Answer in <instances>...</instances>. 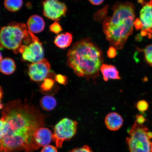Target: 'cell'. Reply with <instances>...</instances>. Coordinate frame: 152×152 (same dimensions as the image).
Segmentation results:
<instances>
[{
	"instance_id": "cell-1",
	"label": "cell",
	"mask_w": 152,
	"mask_h": 152,
	"mask_svg": "<svg viewBox=\"0 0 152 152\" xmlns=\"http://www.w3.org/2000/svg\"><path fill=\"white\" fill-rule=\"evenodd\" d=\"M44 122L42 114L33 106L18 100L9 102L1 112V152L38 149L34 136Z\"/></svg>"
},
{
	"instance_id": "cell-2",
	"label": "cell",
	"mask_w": 152,
	"mask_h": 152,
	"mask_svg": "<svg viewBox=\"0 0 152 152\" xmlns=\"http://www.w3.org/2000/svg\"><path fill=\"white\" fill-rule=\"evenodd\" d=\"M67 64L80 77L95 79L103 61L101 49L88 38L75 42L67 54Z\"/></svg>"
},
{
	"instance_id": "cell-3",
	"label": "cell",
	"mask_w": 152,
	"mask_h": 152,
	"mask_svg": "<svg viewBox=\"0 0 152 152\" xmlns=\"http://www.w3.org/2000/svg\"><path fill=\"white\" fill-rule=\"evenodd\" d=\"M112 9L113 16L106 18L103 22V31L111 46L121 50L134 30L135 7L129 2H118Z\"/></svg>"
},
{
	"instance_id": "cell-4",
	"label": "cell",
	"mask_w": 152,
	"mask_h": 152,
	"mask_svg": "<svg viewBox=\"0 0 152 152\" xmlns=\"http://www.w3.org/2000/svg\"><path fill=\"white\" fill-rule=\"evenodd\" d=\"M37 38L28 31L25 24L21 23L11 22L1 30V47L13 50L15 54H18L21 47L29 44Z\"/></svg>"
},
{
	"instance_id": "cell-5",
	"label": "cell",
	"mask_w": 152,
	"mask_h": 152,
	"mask_svg": "<svg viewBox=\"0 0 152 152\" xmlns=\"http://www.w3.org/2000/svg\"><path fill=\"white\" fill-rule=\"evenodd\" d=\"M128 133L126 142L130 152H151L152 132L147 127L135 121Z\"/></svg>"
},
{
	"instance_id": "cell-6",
	"label": "cell",
	"mask_w": 152,
	"mask_h": 152,
	"mask_svg": "<svg viewBox=\"0 0 152 152\" xmlns=\"http://www.w3.org/2000/svg\"><path fill=\"white\" fill-rule=\"evenodd\" d=\"M77 121L68 118L61 120L55 126L53 135V140L57 148L62 147V144L66 140H71L77 132Z\"/></svg>"
},
{
	"instance_id": "cell-7",
	"label": "cell",
	"mask_w": 152,
	"mask_h": 152,
	"mask_svg": "<svg viewBox=\"0 0 152 152\" xmlns=\"http://www.w3.org/2000/svg\"><path fill=\"white\" fill-rule=\"evenodd\" d=\"M18 53L21 54L23 59L32 63L43 60L44 56L42 43L39 39L29 44L21 47L19 49Z\"/></svg>"
},
{
	"instance_id": "cell-8",
	"label": "cell",
	"mask_w": 152,
	"mask_h": 152,
	"mask_svg": "<svg viewBox=\"0 0 152 152\" xmlns=\"http://www.w3.org/2000/svg\"><path fill=\"white\" fill-rule=\"evenodd\" d=\"M43 6L44 16L55 21L65 16L67 11L65 4L58 0H45Z\"/></svg>"
},
{
	"instance_id": "cell-9",
	"label": "cell",
	"mask_w": 152,
	"mask_h": 152,
	"mask_svg": "<svg viewBox=\"0 0 152 152\" xmlns=\"http://www.w3.org/2000/svg\"><path fill=\"white\" fill-rule=\"evenodd\" d=\"M50 65L46 58L32 63L28 66V75L31 80L39 82L44 80L48 77Z\"/></svg>"
},
{
	"instance_id": "cell-10",
	"label": "cell",
	"mask_w": 152,
	"mask_h": 152,
	"mask_svg": "<svg viewBox=\"0 0 152 152\" xmlns=\"http://www.w3.org/2000/svg\"><path fill=\"white\" fill-rule=\"evenodd\" d=\"M143 6L140 12V19L142 24V30L152 29V1L146 2L138 0Z\"/></svg>"
},
{
	"instance_id": "cell-11",
	"label": "cell",
	"mask_w": 152,
	"mask_h": 152,
	"mask_svg": "<svg viewBox=\"0 0 152 152\" xmlns=\"http://www.w3.org/2000/svg\"><path fill=\"white\" fill-rule=\"evenodd\" d=\"M53 135L48 129L42 127L37 129L34 134V140L38 149L48 145L53 140Z\"/></svg>"
},
{
	"instance_id": "cell-12",
	"label": "cell",
	"mask_w": 152,
	"mask_h": 152,
	"mask_svg": "<svg viewBox=\"0 0 152 152\" xmlns=\"http://www.w3.org/2000/svg\"><path fill=\"white\" fill-rule=\"evenodd\" d=\"M45 22L42 18L37 15L30 16L26 23L28 29L33 34L42 32L45 28Z\"/></svg>"
},
{
	"instance_id": "cell-13",
	"label": "cell",
	"mask_w": 152,
	"mask_h": 152,
	"mask_svg": "<svg viewBox=\"0 0 152 152\" xmlns=\"http://www.w3.org/2000/svg\"><path fill=\"white\" fill-rule=\"evenodd\" d=\"M107 128L113 131L118 130L122 126L123 119L121 115L116 113H111L108 114L104 120Z\"/></svg>"
},
{
	"instance_id": "cell-14",
	"label": "cell",
	"mask_w": 152,
	"mask_h": 152,
	"mask_svg": "<svg viewBox=\"0 0 152 152\" xmlns=\"http://www.w3.org/2000/svg\"><path fill=\"white\" fill-rule=\"evenodd\" d=\"M104 80L107 81L109 79L120 80L121 77L119 72L115 66L111 65L103 64L100 68Z\"/></svg>"
},
{
	"instance_id": "cell-15",
	"label": "cell",
	"mask_w": 152,
	"mask_h": 152,
	"mask_svg": "<svg viewBox=\"0 0 152 152\" xmlns=\"http://www.w3.org/2000/svg\"><path fill=\"white\" fill-rule=\"evenodd\" d=\"M73 40L72 34L68 32L58 34L55 38L54 43L57 47L65 49L69 47Z\"/></svg>"
},
{
	"instance_id": "cell-16",
	"label": "cell",
	"mask_w": 152,
	"mask_h": 152,
	"mask_svg": "<svg viewBox=\"0 0 152 152\" xmlns=\"http://www.w3.org/2000/svg\"><path fill=\"white\" fill-rule=\"evenodd\" d=\"M16 68V64L12 58H6L1 61L0 69L1 73L4 75H11L15 72Z\"/></svg>"
},
{
	"instance_id": "cell-17",
	"label": "cell",
	"mask_w": 152,
	"mask_h": 152,
	"mask_svg": "<svg viewBox=\"0 0 152 152\" xmlns=\"http://www.w3.org/2000/svg\"><path fill=\"white\" fill-rule=\"evenodd\" d=\"M40 104L43 110L49 111H52L55 109L57 105V102L53 96H46L41 99Z\"/></svg>"
},
{
	"instance_id": "cell-18",
	"label": "cell",
	"mask_w": 152,
	"mask_h": 152,
	"mask_svg": "<svg viewBox=\"0 0 152 152\" xmlns=\"http://www.w3.org/2000/svg\"><path fill=\"white\" fill-rule=\"evenodd\" d=\"M23 0H5L4 5L6 9L11 12H15L21 8Z\"/></svg>"
},
{
	"instance_id": "cell-19",
	"label": "cell",
	"mask_w": 152,
	"mask_h": 152,
	"mask_svg": "<svg viewBox=\"0 0 152 152\" xmlns=\"http://www.w3.org/2000/svg\"><path fill=\"white\" fill-rule=\"evenodd\" d=\"M141 51L144 52L146 62L152 66V44L147 45Z\"/></svg>"
},
{
	"instance_id": "cell-20",
	"label": "cell",
	"mask_w": 152,
	"mask_h": 152,
	"mask_svg": "<svg viewBox=\"0 0 152 152\" xmlns=\"http://www.w3.org/2000/svg\"><path fill=\"white\" fill-rule=\"evenodd\" d=\"M41 86L42 91L44 92H48L52 90L55 83L54 80L50 78L45 79Z\"/></svg>"
},
{
	"instance_id": "cell-21",
	"label": "cell",
	"mask_w": 152,
	"mask_h": 152,
	"mask_svg": "<svg viewBox=\"0 0 152 152\" xmlns=\"http://www.w3.org/2000/svg\"><path fill=\"white\" fill-rule=\"evenodd\" d=\"M149 106V104L144 100L139 101L136 104L137 108L140 112H144L147 111Z\"/></svg>"
},
{
	"instance_id": "cell-22",
	"label": "cell",
	"mask_w": 152,
	"mask_h": 152,
	"mask_svg": "<svg viewBox=\"0 0 152 152\" xmlns=\"http://www.w3.org/2000/svg\"><path fill=\"white\" fill-rule=\"evenodd\" d=\"M50 31L56 34H59L62 31L61 26L57 21H55L49 27Z\"/></svg>"
},
{
	"instance_id": "cell-23",
	"label": "cell",
	"mask_w": 152,
	"mask_h": 152,
	"mask_svg": "<svg viewBox=\"0 0 152 152\" xmlns=\"http://www.w3.org/2000/svg\"><path fill=\"white\" fill-rule=\"evenodd\" d=\"M56 80L60 84L66 85L68 83V79L66 76L61 75H58L55 77Z\"/></svg>"
},
{
	"instance_id": "cell-24",
	"label": "cell",
	"mask_w": 152,
	"mask_h": 152,
	"mask_svg": "<svg viewBox=\"0 0 152 152\" xmlns=\"http://www.w3.org/2000/svg\"><path fill=\"white\" fill-rule=\"evenodd\" d=\"M68 152H94L91 148L87 145L81 148H76Z\"/></svg>"
},
{
	"instance_id": "cell-25",
	"label": "cell",
	"mask_w": 152,
	"mask_h": 152,
	"mask_svg": "<svg viewBox=\"0 0 152 152\" xmlns=\"http://www.w3.org/2000/svg\"><path fill=\"white\" fill-rule=\"evenodd\" d=\"M107 8H103L97 12L95 15V18L96 20H99L104 18L107 13Z\"/></svg>"
},
{
	"instance_id": "cell-26",
	"label": "cell",
	"mask_w": 152,
	"mask_h": 152,
	"mask_svg": "<svg viewBox=\"0 0 152 152\" xmlns=\"http://www.w3.org/2000/svg\"><path fill=\"white\" fill-rule=\"evenodd\" d=\"M117 49L115 47L111 46L107 52V55L110 58H115L117 55Z\"/></svg>"
},
{
	"instance_id": "cell-27",
	"label": "cell",
	"mask_w": 152,
	"mask_h": 152,
	"mask_svg": "<svg viewBox=\"0 0 152 152\" xmlns=\"http://www.w3.org/2000/svg\"><path fill=\"white\" fill-rule=\"evenodd\" d=\"M41 152H58L56 148L54 146L48 145L44 147Z\"/></svg>"
},
{
	"instance_id": "cell-28",
	"label": "cell",
	"mask_w": 152,
	"mask_h": 152,
	"mask_svg": "<svg viewBox=\"0 0 152 152\" xmlns=\"http://www.w3.org/2000/svg\"><path fill=\"white\" fill-rule=\"evenodd\" d=\"M146 120L143 115H136L135 121L137 123L140 124H143Z\"/></svg>"
},
{
	"instance_id": "cell-29",
	"label": "cell",
	"mask_w": 152,
	"mask_h": 152,
	"mask_svg": "<svg viewBox=\"0 0 152 152\" xmlns=\"http://www.w3.org/2000/svg\"><path fill=\"white\" fill-rule=\"evenodd\" d=\"M134 26L137 30L142 29V24L140 19L137 18L135 20Z\"/></svg>"
},
{
	"instance_id": "cell-30",
	"label": "cell",
	"mask_w": 152,
	"mask_h": 152,
	"mask_svg": "<svg viewBox=\"0 0 152 152\" xmlns=\"http://www.w3.org/2000/svg\"><path fill=\"white\" fill-rule=\"evenodd\" d=\"M88 1L93 5H98L101 4L104 0H88Z\"/></svg>"
},
{
	"instance_id": "cell-31",
	"label": "cell",
	"mask_w": 152,
	"mask_h": 152,
	"mask_svg": "<svg viewBox=\"0 0 152 152\" xmlns=\"http://www.w3.org/2000/svg\"><path fill=\"white\" fill-rule=\"evenodd\" d=\"M151 35H152V32H151Z\"/></svg>"
},
{
	"instance_id": "cell-32",
	"label": "cell",
	"mask_w": 152,
	"mask_h": 152,
	"mask_svg": "<svg viewBox=\"0 0 152 152\" xmlns=\"http://www.w3.org/2000/svg\"><path fill=\"white\" fill-rule=\"evenodd\" d=\"M151 152H152V149H151Z\"/></svg>"
}]
</instances>
